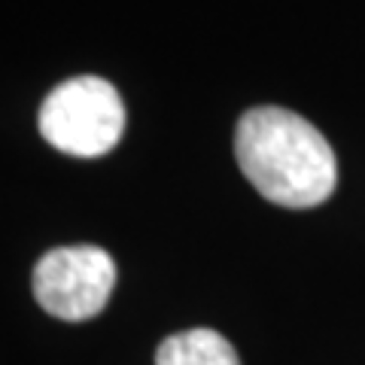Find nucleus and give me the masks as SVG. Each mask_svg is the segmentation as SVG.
Listing matches in <instances>:
<instances>
[{
    "instance_id": "1",
    "label": "nucleus",
    "mask_w": 365,
    "mask_h": 365,
    "mask_svg": "<svg viewBox=\"0 0 365 365\" xmlns=\"http://www.w3.org/2000/svg\"><path fill=\"white\" fill-rule=\"evenodd\" d=\"M235 155L259 195L280 207H317L335 192L338 162L332 146L292 110H247L235 131Z\"/></svg>"
},
{
    "instance_id": "2",
    "label": "nucleus",
    "mask_w": 365,
    "mask_h": 365,
    "mask_svg": "<svg viewBox=\"0 0 365 365\" xmlns=\"http://www.w3.org/2000/svg\"><path fill=\"white\" fill-rule=\"evenodd\" d=\"M125 131V104L101 76L67 79L40 107V134L76 158L107 155Z\"/></svg>"
},
{
    "instance_id": "3",
    "label": "nucleus",
    "mask_w": 365,
    "mask_h": 365,
    "mask_svg": "<svg viewBox=\"0 0 365 365\" xmlns=\"http://www.w3.org/2000/svg\"><path fill=\"white\" fill-rule=\"evenodd\" d=\"M116 287V262L107 250L79 244L49 250L34 265V299L46 314L79 323L107 307Z\"/></svg>"
},
{
    "instance_id": "4",
    "label": "nucleus",
    "mask_w": 365,
    "mask_h": 365,
    "mask_svg": "<svg viewBox=\"0 0 365 365\" xmlns=\"http://www.w3.org/2000/svg\"><path fill=\"white\" fill-rule=\"evenodd\" d=\"M155 365H241V359L220 332L189 329V332H177L158 344Z\"/></svg>"
}]
</instances>
